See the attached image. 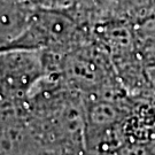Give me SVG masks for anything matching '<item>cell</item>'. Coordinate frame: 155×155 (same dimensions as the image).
Instances as JSON below:
<instances>
[{
  "label": "cell",
  "mask_w": 155,
  "mask_h": 155,
  "mask_svg": "<svg viewBox=\"0 0 155 155\" xmlns=\"http://www.w3.org/2000/svg\"><path fill=\"white\" fill-rule=\"evenodd\" d=\"M70 20L53 12H41L29 21L28 25L16 39H14L6 50L41 51L51 47H61L71 40L75 33Z\"/></svg>",
  "instance_id": "cell-1"
},
{
  "label": "cell",
  "mask_w": 155,
  "mask_h": 155,
  "mask_svg": "<svg viewBox=\"0 0 155 155\" xmlns=\"http://www.w3.org/2000/svg\"><path fill=\"white\" fill-rule=\"evenodd\" d=\"M44 75L40 51L9 48L1 58L2 91L12 95L28 92Z\"/></svg>",
  "instance_id": "cell-2"
}]
</instances>
